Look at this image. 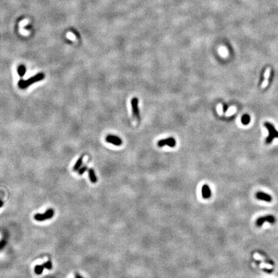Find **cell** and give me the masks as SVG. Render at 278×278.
<instances>
[{
  "label": "cell",
  "instance_id": "11",
  "mask_svg": "<svg viewBox=\"0 0 278 278\" xmlns=\"http://www.w3.org/2000/svg\"><path fill=\"white\" fill-rule=\"evenodd\" d=\"M88 175L91 182L92 183H96L97 181V179L96 175L93 169H90L88 170Z\"/></svg>",
  "mask_w": 278,
  "mask_h": 278
},
{
  "label": "cell",
  "instance_id": "22",
  "mask_svg": "<svg viewBox=\"0 0 278 278\" xmlns=\"http://www.w3.org/2000/svg\"><path fill=\"white\" fill-rule=\"evenodd\" d=\"M75 278H83L82 277H81V276H79V274H76L75 275Z\"/></svg>",
  "mask_w": 278,
  "mask_h": 278
},
{
  "label": "cell",
  "instance_id": "1",
  "mask_svg": "<svg viewBox=\"0 0 278 278\" xmlns=\"http://www.w3.org/2000/svg\"><path fill=\"white\" fill-rule=\"evenodd\" d=\"M44 75L43 73H39L38 74H36L35 75L32 76V77H30L29 79H28L27 80L21 79L20 81H19V82H18V86L21 89H25L27 88L28 86L33 85V84H34L35 83L39 82V81L44 79Z\"/></svg>",
  "mask_w": 278,
  "mask_h": 278
},
{
  "label": "cell",
  "instance_id": "18",
  "mask_svg": "<svg viewBox=\"0 0 278 278\" xmlns=\"http://www.w3.org/2000/svg\"><path fill=\"white\" fill-rule=\"evenodd\" d=\"M19 32L20 34H21L22 35H24V36H28L30 34L29 31H28L27 30H25V28H21V27H19Z\"/></svg>",
  "mask_w": 278,
  "mask_h": 278
},
{
  "label": "cell",
  "instance_id": "14",
  "mask_svg": "<svg viewBox=\"0 0 278 278\" xmlns=\"http://www.w3.org/2000/svg\"><path fill=\"white\" fill-rule=\"evenodd\" d=\"M44 267H43V265H36L35 267V268H34L35 273L36 274H38V275L41 274L42 273H43V272L44 271Z\"/></svg>",
  "mask_w": 278,
  "mask_h": 278
},
{
  "label": "cell",
  "instance_id": "2",
  "mask_svg": "<svg viewBox=\"0 0 278 278\" xmlns=\"http://www.w3.org/2000/svg\"><path fill=\"white\" fill-rule=\"evenodd\" d=\"M264 126L267 128L269 133V136L266 138V144H269L274 140L275 138H278V132L276 130L274 126L270 122H265Z\"/></svg>",
  "mask_w": 278,
  "mask_h": 278
},
{
  "label": "cell",
  "instance_id": "9",
  "mask_svg": "<svg viewBox=\"0 0 278 278\" xmlns=\"http://www.w3.org/2000/svg\"><path fill=\"white\" fill-rule=\"evenodd\" d=\"M201 193H202V196L203 198L207 199L211 197V191L208 185L205 184L203 185L202 189H201Z\"/></svg>",
  "mask_w": 278,
  "mask_h": 278
},
{
  "label": "cell",
  "instance_id": "4",
  "mask_svg": "<svg viewBox=\"0 0 278 278\" xmlns=\"http://www.w3.org/2000/svg\"><path fill=\"white\" fill-rule=\"evenodd\" d=\"M54 214V211L52 209H48L44 214H36L34 216V219L37 221L42 222L44 220L52 218Z\"/></svg>",
  "mask_w": 278,
  "mask_h": 278
},
{
  "label": "cell",
  "instance_id": "16",
  "mask_svg": "<svg viewBox=\"0 0 278 278\" xmlns=\"http://www.w3.org/2000/svg\"><path fill=\"white\" fill-rule=\"evenodd\" d=\"M66 38L68 39H69L70 40L72 41H75L76 40V36H75L74 34H73L72 32H68L66 34Z\"/></svg>",
  "mask_w": 278,
  "mask_h": 278
},
{
  "label": "cell",
  "instance_id": "23",
  "mask_svg": "<svg viewBox=\"0 0 278 278\" xmlns=\"http://www.w3.org/2000/svg\"><path fill=\"white\" fill-rule=\"evenodd\" d=\"M3 205V201L1 200H0V207H1Z\"/></svg>",
  "mask_w": 278,
  "mask_h": 278
},
{
  "label": "cell",
  "instance_id": "13",
  "mask_svg": "<svg viewBox=\"0 0 278 278\" xmlns=\"http://www.w3.org/2000/svg\"><path fill=\"white\" fill-rule=\"evenodd\" d=\"M250 117L248 115L245 114L242 116V122L243 125H247L250 122Z\"/></svg>",
  "mask_w": 278,
  "mask_h": 278
},
{
  "label": "cell",
  "instance_id": "3",
  "mask_svg": "<svg viewBox=\"0 0 278 278\" xmlns=\"http://www.w3.org/2000/svg\"><path fill=\"white\" fill-rule=\"evenodd\" d=\"M132 109L133 116L137 121H140V110L138 108V99L137 97H133L132 100Z\"/></svg>",
  "mask_w": 278,
  "mask_h": 278
},
{
  "label": "cell",
  "instance_id": "19",
  "mask_svg": "<svg viewBox=\"0 0 278 278\" xmlns=\"http://www.w3.org/2000/svg\"><path fill=\"white\" fill-rule=\"evenodd\" d=\"M88 167L86 166H83V167H81V168L78 170V173L79 175H83V173L87 171Z\"/></svg>",
  "mask_w": 278,
  "mask_h": 278
},
{
  "label": "cell",
  "instance_id": "8",
  "mask_svg": "<svg viewBox=\"0 0 278 278\" xmlns=\"http://www.w3.org/2000/svg\"><path fill=\"white\" fill-rule=\"evenodd\" d=\"M256 198L259 199V200H264L267 202H271L272 200V197L269 195H267L266 193H262V192H258L256 193Z\"/></svg>",
  "mask_w": 278,
  "mask_h": 278
},
{
  "label": "cell",
  "instance_id": "20",
  "mask_svg": "<svg viewBox=\"0 0 278 278\" xmlns=\"http://www.w3.org/2000/svg\"><path fill=\"white\" fill-rule=\"evenodd\" d=\"M5 245H6V241L4 240H1L0 241V250H2L4 248Z\"/></svg>",
  "mask_w": 278,
  "mask_h": 278
},
{
  "label": "cell",
  "instance_id": "21",
  "mask_svg": "<svg viewBox=\"0 0 278 278\" xmlns=\"http://www.w3.org/2000/svg\"><path fill=\"white\" fill-rule=\"evenodd\" d=\"M227 109H228V106H227V105H224V112H226L227 111Z\"/></svg>",
  "mask_w": 278,
  "mask_h": 278
},
{
  "label": "cell",
  "instance_id": "6",
  "mask_svg": "<svg viewBox=\"0 0 278 278\" xmlns=\"http://www.w3.org/2000/svg\"><path fill=\"white\" fill-rule=\"evenodd\" d=\"M275 221H276V219L275 218L272 216V215H268V216H265L259 218L256 220V225L258 227H261L262 225H263L265 222H269L271 223V224H274Z\"/></svg>",
  "mask_w": 278,
  "mask_h": 278
},
{
  "label": "cell",
  "instance_id": "5",
  "mask_svg": "<svg viewBox=\"0 0 278 278\" xmlns=\"http://www.w3.org/2000/svg\"><path fill=\"white\" fill-rule=\"evenodd\" d=\"M176 144H177V142H176V140L173 137H169L159 140L158 143H157V146L160 147V148L165 146L171 147V148H174L176 146Z\"/></svg>",
  "mask_w": 278,
  "mask_h": 278
},
{
  "label": "cell",
  "instance_id": "12",
  "mask_svg": "<svg viewBox=\"0 0 278 278\" xmlns=\"http://www.w3.org/2000/svg\"><path fill=\"white\" fill-rule=\"evenodd\" d=\"M26 71H27V69H26V67L24 66V65H19V67L17 68V73H18V75H19L21 77H23V76H24L25 75V73H26Z\"/></svg>",
  "mask_w": 278,
  "mask_h": 278
},
{
  "label": "cell",
  "instance_id": "15",
  "mask_svg": "<svg viewBox=\"0 0 278 278\" xmlns=\"http://www.w3.org/2000/svg\"><path fill=\"white\" fill-rule=\"evenodd\" d=\"M28 23H29V19H25L19 23V27L21 28H23L25 26H27Z\"/></svg>",
  "mask_w": 278,
  "mask_h": 278
},
{
  "label": "cell",
  "instance_id": "10",
  "mask_svg": "<svg viewBox=\"0 0 278 278\" xmlns=\"http://www.w3.org/2000/svg\"><path fill=\"white\" fill-rule=\"evenodd\" d=\"M83 158H84V156H81V157L79 158L77 162H75L74 166H73V171H77L81 168V165L83 164Z\"/></svg>",
  "mask_w": 278,
  "mask_h": 278
},
{
  "label": "cell",
  "instance_id": "17",
  "mask_svg": "<svg viewBox=\"0 0 278 278\" xmlns=\"http://www.w3.org/2000/svg\"><path fill=\"white\" fill-rule=\"evenodd\" d=\"M43 267H44V269H47L48 270H50L52 267V265L50 261H47L45 262L44 264H43Z\"/></svg>",
  "mask_w": 278,
  "mask_h": 278
},
{
  "label": "cell",
  "instance_id": "7",
  "mask_svg": "<svg viewBox=\"0 0 278 278\" xmlns=\"http://www.w3.org/2000/svg\"><path fill=\"white\" fill-rule=\"evenodd\" d=\"M106 141L107 142L117 146H121L122 144V140H121V138L119 137H117V136L112 135H107L106 137Z\"/></svg>",
  "mask_w": 278,
  "mask_h": 278
}]
</instances>
